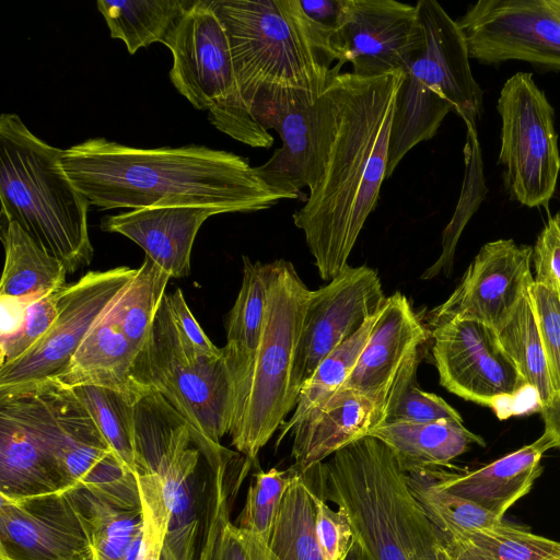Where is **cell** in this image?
<instances>
[{
	"label": "cell",
	"instance_id": "7dc6e473",
	"mask_svg": "<svg viewBox=\"0 0 560 560\" xmlns=\"http://www.w3.org/2000/svg\"><path fill=\"white\" fill-rule=\"evenodd\" d=\"M173 322L182 339L199 355L215 358L223 354V348L215 347L207 337L188 307L179 288L166 294Z\"/></svg>",
	"mask_w": 560,
	"mask_h": 560
},
{
	"label": "cell",
	"instance_id": "5b68a950",
	"mask_svg": "<svg viewBox=\"0 0 560 560\" xmlns=\"http://www.w3.org/2000/svg\"><path fill=\"white\" fill-rule=\"evenodd\" d=\"M61 149L35 136L16 114L0 117L2 222L18 223L68 272L90 265L88 199L61 164Z\"/></svg>",
	"mask_w": 560,
	"mask_h": 560
},
{
	"label": "cell",
	"instance_id": "d6986e66",
	"mask_svg": "<svg viewBox=\"0 0 560 560\" xmlns=\"http://www.w3.org/2000/svg\"><path fill=\"white\" fill-rule=\"evenodd\" d=\"M320 95L275 90L261 94L252 108L256 122L268 132L276 130L282 142L267 162L255 166L256 171L285 199L298 198L310 185L322 118Z\"/></svg>",
	"mask_w": 560,
	"mask_h": 560
},
{
	"label": "cell",
	"instance_id": "cb8c5ba5",
	"mask_svg": "<svg viewBox=\"0 0 560 560\" xmlns=\"http://www.w3.org/2000/svg\"><path fill=\"white\" fill-rule=\"evenodd\" d=\"M214 214L218 213L191 207L144 208L106 215L101 228L133 241L171 278H184L190 273L196 235Z\"/></svg>",
	"mask_w": 560,
	"mask_h": 560
},
{
	"label": "cell",
	"instance_id": "7a4b0ae2",
	"mask_svg": "<svg viewBox=\"0 0 560 560\" xmlns=\"http://www.w3.org/2000/svg\"><path fill=\"white\" fill-rule=\"evenodd\" d=\"M61 164L90 206L106 210L256 212L285 199L245 158L205 145L142 149L91 138L65 149Z\"/></svg>",
	"mask_w": 560,
	"mask_h": 560
},
{
	"label": "cell",
	"instance_id": "44dd1931",
	"mask_svg": "<svg viewBox=\"0 0 560 560\" xmlns=\"http://www.w3.org/2000/svg\"><path fill=\"white\" fill-rule=\"evenodd\" d=\"M201 540L196 560H278L269 545L231 521L240 487L253 463L222 446L207 454Z\"/></svg>",
	"mask_w": 560,
	"mask_h": 560
},
{
	"label": "cell",
	"instance_id": "5bb4252c",
	"mask_svg": "<svg viewBox=\"0 0 560 560\" xmlns=\"http://www.w3.org/2000/svg\"><path fill=\"white\" fill-rule=\"evenodd\" d=\"M470 59L509 60L560 70L558 0H479L456 20Z\"/></svg>",
	"mask_w": 560,
	"mask_h": 560
},
{
	"label": "cell",
	"instance_id": "f6af8a7d",
	"mask_svg": "<svg viewBox=\"0 0 560 560\" xmlns=\"http://www.w3.org/2000/svg\"><path fill=\"white\" fill-rule=\"evenodd\" d=\"M316 536L323 560H342L353 537L346 512L332 510L317 493Z\"/></svg>",
	"mask_w": 560,
	"mask_h": 560
},
{
	"label": "cell",
	"instance_id": "db71d44e",
	"mask_svg": "<svg viewBox=\"0 0 560 560\" xmlns=\"http://www.w3.org/2000/svg\"><path fill=\"white\" fill-rule=\"evenodd\" d=\"M558 1H559V3H560V0H558Z\"/></svg>",
	"mask_w": 560,
	"mask_h": 560
},
{
	"label": "cell",
	"instance_id": "d4e9b609",
	"mask_svg": "<svg viewBox=\"0 0 560 560\" xmlns=\"http://www.w3.org/2000/svg\"><path fill=\"white\" fill-rule=\"evenodd\" d=\"M550 448H555V443L542 433L533 443L475 470L448 472L440 467L428 470L440 487L503 518L530 491L542 471L541 457Z\"/></svg>",
	"mask_w": 560,
	"mask_h": 560
},
{
	"label": "cell",
	"instance_id": "7402d4cb",
	"mask_svg": "<svg viewBox=\"0 0 560 560\" xmlns=\"http://www.w3.org/2000/svg\"><path fill=\"white\" fill-rule=\"evenodd\" d=\"M384 399L341 388L292 428V465L300 471L323 463L384 423Z\"/></svg>",
	"mask_w": 560,
	"mask_h": 560
},
{
	"label": "cell",
	"instance_id": "83f0119b",
	"mask_svg": "<svg viewBox=\"0 0 560 560\" xmlns=\"http://www.w3.org/2000/svg\"><path fill=\"white\" fill-rule=\"evenodd\" d=\"M90 545L93 560H141L142 506L129 509L85 488L66 491Z\"/></svg>",
	"mask_w": 560,
	"mask_h": 560
},
{
	"label": "cell",
	"instance_id": "e575fe53",
	"mask_svg": "<svg viewBox=\"0 0 560 560\" xmlns=\"http://www.w3.org/2000/svg\"><path fill=\"white\" fill-rule=\"evenodd\" d=\"M406 475L411 492L444 539H462L502 522L475 502L440 487L428 468Z\"/></svg>",
	"mask_w": 560,
	"mask_h": 560
},
{
	"label": "cell",
	"instance_id": "f907efd6",
	"mask_svg": "<svg viewBox=\"0 0 560 560\" xmlns=\"http://www.w3.org/2000/svg\"><path fill=\"white\" fill-rule=\"evenodd\" d=\"M443 544L450 551L453 560H486L475 549L464 542L443 539Z\"/></svg>",
	"mask_w": 560,
	"mask_h": 560
},
{
	"label": "cell",
	"instance_id": "9c48e42d",
	"mask_svg": "<svg viewBox=\"0 0 560 560\" xmlns=\"http://www.w3.org/2000/svg\"><path fill=\"white\" fill-rule=\"evenodd\" d=\"M206 440L155 389L135 404L136 472H153L167 511L161 560H196L205 480H199Z\"/></svg>",
	"mask_w": 560,
	"mask_h": 560
},
{
	"label": "cell",
	"instance_id": "ee69618b",
	"mask_svg": "<svg viewBox=\"0 0 560 560\" xmlns=\"http://www.w3.org/2000/svg\"><path fill=\"white\" fill-rule=\"evenodd\" d=\"M143 512L141 560H161L167 530V511L158 477L150 471L135 474Z\"/></svg>",
	"mask_w": 560,
	"mask_h": 560
},
{
	"label": "cell",
	"instance_id": "7c38bea8",
	"mask_svg": "<svg viewBox=\"0 0 560 560\" xmlns=\"http://www.w3.org/2000/svg\"><path fill=\"white\" fill-rule=\"evenodd\" d=\"M499 163L511 199L528 208L548 207L560 174L555 110L528 72L509 78L499 94Z\"/></svg>",
	"mask_w": 560,
	"mask_h": 560
},
{
	"label": "cell",
	"instance_id": "30bf717a",
	"mask_svg": "<svg viewBox=\"0 0 560 560\" xmlns=\"http://www.w3.org/2000/svg\"><path fill=\"white\" fill-rule=\"evenodd\" d=\"M173 65L174 88L220 131L253 148H270L273 137L243 106L226 32L209 0H196L163 43Z\"/></svg>",
	"mask_w": 560,
	"mask_h": 560
},
{
	"label": "cell",
	"instance_id": "f1b7e54d",
	"mask_svg": "<svg viewBox=\"0 0 560 560\" xmlns=\"http://www.w3.org/2000/svg\"><path fill=\"white\" fill-rule=\"evenodd\" d=\"M63 489L55 459L18 419L0 408V494L22 498Z\"/></svg>",
	"mask_w": 560,
	"mask_h": 560
},
{
	"label": "cell",
	"instance_id": "816d5d0a",
	"mask_svg": "<svg viewBox=\"0 0 560 560\" xmlns=\"http://www.w3.org/2000/svg\"><path fill=\"white\" fill-rule=\"evenodd\" d=\"M342 560H372L360 541L353 536L350 547Z\"/></svg>",
	"mask_w": 560,
	"mask_h": 560
},
{
	"label": "cell",
	"instance_id": "277c9868",
	"mask_svg": "<svg viewBox=\"0 0 560 560\" xmlns=\"http://www.w3.org/2000/svg\"><path fill=\"white\" fill-rule=\"evenodd\" d=\"M209 3L226 32L240 96L250 116L261 94L290 89L320 95L341 73L335 30L308 16L300 0Z\"/></svg>",
	"mask_w": 560,
	"mask_h": 560
},
{
	"label": "cell",
	"instance_id": "1f68e13d",
	"mask_svg": "<svg viewBox=\"0 0 560 560\" xmlns=\"http://www.w3.org/2000/svg\"><path fill=\"white\" fill-rule=\"evenodd\" d=\"M292 477L283 495L269 548L278 560H323L316 536V492L310 469L290 467Z\"/></svg>",
	"mask_w": 560,
	"mask_h": 560
},
{
	"label": "cell",
	"instance_id": "60d3db41",
	"mask_svg": "<svg viewBox=\"0 0 560 560\" xmlns=\"http://www.w3.org/2000/svg\"><path fill=\"white\" fill-rule=\"evenodd\" d=\"M291 469L259 470L249 485L246 501L235 524L269 544L283 495L290 485Z\"/></svg>",
	"mask_w": 560,
	"mask_h": 560
},
{
	"label": "cell",
	"instance_id": "2e32d148",
	"mask_svg": "<svg viewBox=\"0 0 560 560\" xmlns=\"http://www.w3.org/2000/svg\"><path fill=\"white\" fill-rule=\"evenodd\" d=\"M386 298L376 270L365 265H348L328 284L311 290L294 362L299 392L330 352L378 314Z\"/></svg>",
	"mask_w": 560,
	"mask_h": 560
},
{
	"label": "cell",
	"instance_id": "bcb514c9",
	"mask_svg": "<svg viewBox=\"0 0 560 560\" xmlns=\"http://www.w3.org/2000/svg\"><path fill=\"white\" fill-rule=\"evenodd\" d=\"M535 281L560 294V209L549 215L533 247Z\"/></svg>",
	"mask_w": 560,
	"mask_h": 560
},
{
	"label": "cell",
	"instance_id": "74e56055",
	"mask_svg": "<svg viewBox=\"0 0 560 560\" xmlns=\"http://www.w3.org/2000/svg\"><path fill=\"white\" fill-rule=\"evenodd\" d=\"M377 315L372 317L350 339L330 352L303 383L294 411L281 427L278 443L306 413L328 400L343 387L370 337Z\"/></svg>",
	"mask_w": 560,
	"mask_h": 560
},
{
	"label": "cell",
	"instance_id": "e0dca14e",
	"mask_svg": "<svg viewBox=\"0 0 560 560\" xmlns=\"http://www.w3.org/2000/svg\"><path fill=\"white\" fill-rule=\"evenodd\" d=\"M335 43L352 73L405 72L422 43L416 5L395 0H339Z\"/></svg>",
	"mask_w": 560,
	"mask_h": 560
},
{
	"label": "cell",
	"instance_id": "484cf974",
	"mask_svg": "<svg viewBox=\"0 0 560 560\" xmlns=\"http://www.w3.org/2000/svg\"><path fill=\"white\" fill-rule=\"evenodd\" d=\"M113 301L85 335L67 368L50 382L69 388L100 385L126 392L147 387L133 378L138 352L115 318Z\"/></svg>",
	"mask_w": 560,
	"mask_h": 560
},
{
	"label": "cell",
	"instance_id": "ba28073f",
	"mask_svg": "<svg viewBox=\"0 0 560 560\" xmlns=\"http://www.w3.org/2000/svg\"><path fill=\"white\" fill-rule=\"evenodd\" d=\"M0 408L18 419L55 459L63 492L85 488L127 505L139 500L135 474L112 451L70 388L47 382L32 392L0 399Z\"/></svg>",
	"mask_w": 560,
	"mask_h": 560
},
{
	"label": "cell",
	"instance_id": "d6a6232c",
	"mask_svg": "<svg viewBox=\"0 0 560 560\" xmlns=\"http://www.w3.org/2000/svg\"><path fill=\"white\" fill-rule=\"evenodd\" d=\"M196 0H98L110 37L121 39L129 54L155 42L164 43Z\"/></svg>",
	"mask_w": 560,
	"mask_h": 560
},
{
	"label": "cell",
	"instance_id": "c3c4849f",
	"mask_svg": "<svg viewBox=\"0 0 560 560\" xmlns=\"http://www.w3.org/2000/svg\"><path fill=\"white\" fill-rule=\"evenodd\" d=\"M301 5L313 20L335 30L339 12V0H307L301 1Z\"/></svg>",
	"mask_w": 560,
	"mask_h": 560
},
{
	"label": "cell",
	"instance_id": "7bdbcfd3",
	"mask_svg": "<svg viewBox=\"0 0 560 560\" xmlns=\"http://www.w3.org/2000/svg\"><path fill=\"white\" fill-rule=\"evenodd\" d=\"M553 393L560 392V294L537 281L528 287Z\"/></svg>",
	"mask_w": 560,
	"mask_h": 560
},
{
	"label": "cell",
	"instance_id": "ffe728a7",
	"mask_svg": "<svg viewBox=\"0 0 560 560\" xmlns=\"http://www.w3.org/2000/svg\"><path fill=\"white\" fill-rule=\"evenodd\" d=\"M0 500V560H93L66 492Z\"/></svg>",
	"mask_w": 560,
	"mask_h": 560
},
{
	"label": "cell",
	"instance_id": "4dcf8cb0",
	"mask_svg": "<svg viewBox=\"0 0 560 560\" xmlns=\"http://www.w3.org/2000/svg\"><path fill=\"white\" fill-rule=\"evenodd\" d=\"M4 266L0 296L30 301L66 287L65 265L42 248L18 223L8 222L1 233Z\"/></svg>",
	"mask_w": 560,
	"mask_h": 560
},
{
	"label": "cell",
	"instance_id": "9a60e30c",
	"mask_svg": "<svg viewBox=\"0 0 560 560\" xmlns=\"http://www.w3.org/2000/svg\"><path fill=\"white\" fill-rule=\"evenodd\" d=\"M431 328L440 384L450 393L497 409L499 400L529 388L491 326L453 317Z\"/></svg>",
	"mask_w": 560,
	"mask_h": 560
},
{
	"label": "cell",
	"instance_id": "11a10c76",
	"mask_svg": "<svg viewBox=\"0 0 560 560\" xmlns=\"http://www.w3.org/2000/svg\"><path fill=\"white\" fill-rule=\"evenodd\" d=\"M558 560H560V558Z\"/></svg>",
	"mask_w": 560,
	"mask_h": 560
},
{
	"label": "cell",
	"instance_id": "ab89813d",
	"mask_svg": "<svg viewBox=\"0 0 560 560\" xmlns=\"http://www.w3.org/2000/svg\"><path fill=\"white\" fill-rule=\"evenodd\" d=\"M455 541L470 546L486 560H558L560 558L559 541L503 521Z\"/></svg>",
	"mask_w": 560,
	"mask_h": 560
},
{
	"label": "cell",
	"instance_id": "f546056e",
	"mask_svg": "<svg viewBox=\"0 0 560 560\" xmlns=\"http://www.w3.org/2000/svg\"><path fill=\"white\" fill-rule=\"evenodd\" d=\"M267 306L266 264L243 256V279L228 316L223 351L234 383V398L254 361Z\"/></svg>",
	"mask_w": 560,
	"mask_h": 560
},
{
	"label": "cell",
	"instance_id": "681fc988",
	"mask_svg": "<svg viewBox=\"0 0 560 560\" xmlns=\"http://www.w3.org/2000/svg\"><path fill=\"white\" fill-rule=\"evenodd\" d=\"M539 412L545 424L544 433L552 439L555 447H560V392Z\"/></svg>",
	"mask_w": 560,
	"mask_h": 560
},
{
	"label": "cell",
	"instance_id": "4316f807",
	"mask_svg": "<svg viewBox=\"0 0 560 560\" xmlns=\"http://www.w3.org/2000/svg\"><path fill=\"white\" fill-rule=\"evenodd\" d=\"M370 436L381 440L393 451L406 474L446 466L470 445H486L481 436L464 425V421L455 420L383 423Z\"/></svg>",
	"mask_w": 560,
	"mask_h": 560
},
{
	"label": "cell",
	"instance_id": "f5cc1de1",
	"mask_svg": "<svg viewBox=\"0 0 560 560\" xmlns=\"http://www.w3.org/2000/svg\"><path fill=\"white\" fill-rule=\"evenodd\" d=\"M435 560H453L450 551L447 550V548L445 547V545L443 542L436 552Z\"/></svg>",
	"mask_w": 560,
	"mask_h": 560
},
{
	"label": "cell",
	"instance_id": "8992f818",
	"mask_svg": "<svg viewBox=\"0 0 560 560\" xmlns=\"http://www.w3.org/2000/svg\"><path fill=\"white\" fill-rule=\"evenodd\" d=\"M416 7L422 43L396 94L386 178L413 147L435 136L450 112L472 125L482 112V90L457 22L434 0H419Z\"/></svg>",
	"mask_w": 560,
	"mask_h": 560
},
{
	"label": "cell",
	"instance_id": "b9f144b4",
	"mask_svg": "<svg viewBox=\"0 0 560 560\" xmlns=\"http://www.w3.org/2000/svg\"><path fill=\"white\" fill-rule=\"evenodd\" d=\"M60 290L31 300L23 308L19 324L0 337V366L7 365L38 342L59 313Z\"/></svg>",
	"mask_w": 560,
	"mask_h": 560
},
{
	"label": "cell",
	"instance_id": "8fae6325",
	"mask_svg": "<svg viewBox=\"0 0 560 560\" xmlns=\"http://www.w3.org/2000/svg\"><path fill=\"white\" fill-rule=\"evenodd\" d=\"M133 378L159 392L186 421L214 443L229 434L234 383L226 358L199 355L180 337L164 295Z\"/></svg>",
	"mask_w": 560,
	"mask_h": 560
},
{
	"label": "cell",
	"instance_id": "52a82bcc",
	"mask_svg": "<svg viewBox=\"0 0 560 560\" xmlns=\"http://www.w3.org/2000/svg\"><path fill=\"white\" fill-rule=\"evenodd\" d=\"M267 306L248 375L234 398L232 445L253 464L295 408L294 362L311 290L289 260L266 264Z\"/></svg>",
	"mask_w": 560,
	"mask_h": 560
},
{
	"label": "cell",
	"instance_id": "603a6c76",
	"mask_svg": "<svg viewBox=\"0 0 560 560\" xmlns=\"http://www.w3.org/2000/svg\"><path fill=\"white\" fill-rule=\"evenodd\" d=\"M429 332L405 294L386 298L357 364L342 388L386 400L402 365L420 351Z\"/></svg>",
	"mask_w": 560,
	"mask_h": 560
},
{
	"label": "cell",
	"instance_id": "836d02e7",
	"mask_svg": "<svg viewBox=\"0 0 560 560\" xmlns=\"http://www.w3.org/2000/svg\"><path fill=\"white\" fill-rule=\"evenodd\" d=\"M495 331L501 346L515 363L525 383L534 389L540 410L555 393L528 290Z\"/></svg>",
	"mask_w": 560,
	"mask_h": 560
},
{
	"label": "cell",
	"instance_id": "6da1fadb",
	"mask_svg": "<svg viewBox=\"0 0 560 560\" xmlns=\"http://www.w3.org/2000/svg\"><path fill=\"white\" fill-rule=\"evenodd\" d=\"M404 72L337 75L320 95L310 196L293 213L320 279L347 266L386 178L396 94Z\"/></svg>",
	"mask_w": 560,
	"mask_h": 560
},
{
	"label": "cell",
	"instance_id": "4fadbf2b",
	"mask_svg": "<svg viewBox=\"0 0 560 560\" xmlns=\"http://www.w3.org/2000/svg\"><path fill=\"white\" fill-rule=\"evenodd\" d=\"M126 266L89 271L63 287L59 313L45 336L15 361L0 366V399L34 390L69 364L91 327L136 276Z\"/></svg>",
	"mask_w": 560,
	"mask_h": 560
},
{
	"label": "cell",
	"instance_id": "8d00e7d4",
	"mask_svg": "<svg viewBox=\"0 0 560 560\" xmlns=\"http://www.w3.org/2000/svg\"><path fill=\"white\" fill-rule=\"evenodd\" d=\"M170 278L145 256L136 276L113 301L115 318L138 353L149 338Z\"/></svg>",
	"mask_w": 560,
	"mask_h": 560
},
{
	"label": "cell",
	"instance_id": "f35d334b",
	"mask_svg": "<svg viewBox=\"0 0 560 560\" xmlns=\"http://www.w3.org/2000/svg\"><path fill=\"white\" fill-rule=\"evenodd\" d=\"M420 351L399 370L385 401L384 423L463 421L460 413L442 397L424 392L417 381Z\"/></svg>",
	"mask_w": 560,
	"mask_h": 560
},
{
	"label": "cell",
	"instance_id": "ac0fdd59",
	"mask_svg": "<svg viewBox=\"0 0 560 560\" xmlns=\"http://www.w3.org/2000/svg\"><path fill=\"white\" fill-rule=\"evenodd\" d=\"M532 257V246L511 238L486 243L448 299L432 310L431 327L453 317L500 327L534 281Z\"/></svg>",
	"mask_w": 560,
	"mask_h": 560
},
{
	"label": "cell",
	"instance_id": "d590c367",
	"mask_svg": "<svg viewBox=\"0 0 560 560\" xmlns=\"http://www.w3.org/2000/svg\"><path fill=\"white\" fill-rule=\"evenodd\" d=\"M69 388V387H68ZM100 385L70 387L117 457L135 474V404L141 393Z\"/></svg>",
	"mask_w": 560,
	"mask_h": 560
},
{
	"label": "cell",
	"instance_id": "3957f363",
	"mask_svg": "<svg viewBox=\"0 0 560 560\" xmlns=\"http://www.w3.org/2000/svg\"><path fill=\"white\" fill-rule=\"evenodd\" d=\"M316 493L342 509L372 560H435L443 542L393 451L365 436L310 468Z\"/></svg>",
	"mask_w": 560,
	"mask_h": 560
}]
</instances>
